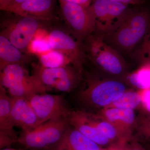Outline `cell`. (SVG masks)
<instances>
[{"mask_svg":"<svg viewBox=\"0 0 150 150\" xmlns=\"http://www.w3.org/2000/svg\"><path fill=\"white\" fill-rule=\"evenodd\" d=\"M85 85L77 93V99L87 109L97 112L116 100L127 91L122 79L104 75L88 76Z\"/></svg>","mask_w":150,"mask_h":150,"instance_id":"1","label":"cell"},{"mask_svg":"<svg viewBox=\"0 0 150 150\" xmlns=\"http://www.w3.org/2000/svg\"><path fill=\"white\" fill-rule=\"evenodd\" d=\"M150 27V11L145 8H131L118 28L102 36L113 48L129 53L144 38Z\"/></svg>","mask_w":150,"mask_h":150,"instance_id":"2","label":"cell"},{"mask_svg":"<svg viewBox=\"0 0 150 150\" xmlns=\"http://www.w3.org/2000/svg\"><path fill=\"white\" fill-rule=\"evenodd\" d=\"M84 42L87 59L102 74L121 79L129 73L125 60L102 35L93 33Z\"/></svg>","mask_w":150,"mask_h":150,"instance_id":"3","label":"cell"},{"mask_svg":"<svg viewBox=\"0 0 150 150\" xmlns=\"http://www.w3.org/2000/svg\"><path fill=\"white\" fill-rule=\"evenodd\" d=\"M69 125L67 118L49 120L33 129L22 130L17 142L28 149H47L59 142Z\"/></svg>","mask_w":150,"mask_h":150,"instance_id":"4","label":"cell"},{"mask_svg":"<svg viewBox=\"0 0 150 150\" xmlns=\"http://www.w3.org/2000/svg\"><path fill=\"white\" fill-rule=\"evenodd\" d=\"M88 9L94 22V32L103 36L118 28L126 19L131 8L110 0H93Z\"/></svg>","mask_w":150,"mask_h":150,"instance_id":"5","label":"cell"},{"mask_svg":"<svg viewBox=\"0 0 150 150\" xmlns=\"http://www.w3.org/2000/svg\"><path fill=\"white\" fill-rule=\"evenodd\" d=\"M36 75L42 83L51 91L70 93L79 86L82 80L81 75L73 65L56 68L40 66L35 69Z\"/></svg>","mask_w":150,"mask_h":150,"instance_id":"6","label":"cell"},{"mask_svg":"<svg viewBox=\"0 0 150 150\" xmlns=\"http://www.w3.org/2000/svg\"><path fill=\"white\" fill-rule=\"evenodd\" d=\"M60 11L72 35L83 42L95 30L94 22L88 8L59 0Z\"/></svg>","mask_w":150,"mask_h":150,"instance_id":"7","label":"cell"},{"mask_svg":"<svg viewBox=\"0 0 150 150\" xmlns=\"http://www.w3.org/2000/svg\"><path fill=\"white\" fill-rule=\"evenodd\" d=\"M47 39L51 48L64 54L83 76L84 65L87 59L83 42L60 29L51 30Z\"/></svg>","mask_w":150,"mask_h":150,"instance_id":"8","label":"cell"},{"mask_svg":"<svg viewBox=\"0 0 150 150\" xmlns=\"http://www.w3.org/2000/svg\"><path fill=\"white\" fill-rule=\"evenodd\" d=\"M26 99L35 111L39 124L52 119L68 118L71 110L62 95L45 93L34 94Z\"/></svg>","mask_w":150,"mask_h":150,"instance_id":"9","label":"cell"},{"mask_svg":"<svg viewBox=\"0 0 150 150\" xmlns=\"http://www.w3.org/2000/svg\"><path fill=\"white\" fill-rule=\"evenodd\" d=\"M15 23L9 28L1 33L6 37L14 46L21 51L28 49L30 43L39 29L42 20L30 17L17 15Z\"/></svg>","mask_w":150,"mask_h":150,"instance_id":"10","label":"cell"},{"mask_svg":"<svg viewBox=\"0 0 150 150\" xmlns=\"http://www.w3.org/2000/svg\"><path fill=\"white\" fill-rule=\"evenodd\" d=\"M67 118L70 126L101 147L108 148L113 144L98 131L93 121L90 111L83 109L71 110Z\"/></svg>","mask_w":150,"mask_h":150,"instance_id":"11","label":"cell"},{"mask_svg":"<svg viewBox=\"0 0 150 150\" xmlns=\"http://www.w3.org/2000/svg\"><path fill=\"white\" fill-rule=\"evenodd\" d=\"M96 112L114 125L128 142L134 138L137 115L134 110L109 108H103Z\"/></svg>","mask_w":150,"mask_h":150,"instance_id":"12","label":"cell"},{"mask_svg":"<svg viewBox=\"0 0 150 150\" xmlns=\"http://www.w3.org/2000/svg\"><path fill=\"white\" fill-rule=\"evenodd\" d=\"M55 3V0H26L9 6L5 11L20 16L49 20L54 17Z\"/></svg>","mask_w":150,"mask_h":150,"instance_id":"13","label":"cell"},{"mask_svg":"<svg viewBox=\"0 0 150 150\" xmlns=\"http://www.w3.org/2000/svg\"><path fill=\"white\" fill-rule=\"evenodd\" d=\"M11 115L14 126L22 130H30L39 125L35 111L25 98L11 97Z\"/></svg>","mask_w":150,"mask_h":150,"instance_id":"14","label":"cell"},{"mask_svg":"<svg viewBox=\"0 0 150 150\" xmlns=\"http://www.w3.org/2000/svg\"><path fill=\"white\" fill-rule=\"evenodd\" d=\"M51 148L57 150H102L103 149L70 125L61 140Z\"/></svg>","mask_w":150,"mask_h":150,"instance_id":"15","label":"cell"},{"mask_svg":"<svg viewBox=\"0 0 150 150\" xmlns=\"http://www.w3.org/2000/svg\"><path fill=\"white\" fill-rule=\"evenodd\" d=\"M8 90L11 97L25 98L34 94L45 93L51 91L34 74L31 76L26 75Z\"/></svg>","mask_w":150,"mask_h":150,"instance_id":"16","label":"cell"},{"mask_svg":"<svg viewBox=\"0 0 150 150\" xmlns=\"http://www.w3.org/2000/svg\"><path fill=\"white\" fill-rule=\"evenodd\" d=\"M11 97L9 96L5 88L0 86V133L17 140V134L14 129L11 115Z\"/></svg>","mask_w":150,"mask_h":150,"instance_id":"17","label":"cell"},{"mask_svg":"<svg viewBox=\"0 0 150 150\" xmlns=\"http://www.w3.org/2000/svg\"><path fill=\"white\" fill-rule=\"evenodd\" d=\"M27 61L22 51L16 48L5 36L0 35V70L11 64L23 65Z\"/></svg>","mask_w":150,"mask_h":150,"instance_id":"18","label":"cell"},{"mask_svg":"<svg viewBox=\"0 0 150 150\" xmlns=\"http://www.w3.org/2000/svg\"><path fill=\"white\" fill-rule=\"evenodd\" d=\"M129 86L138 90L150 89V63L142 64L138 69L121 78Z\"/></svg>","mask_w":150,"mask_h":150,"instance_id":"19","label":"cell"},{"mask_svg":"<svg viewBox=\"0 0 150 150\" xmlns=\"http://www.w3.org/2000/svg\"><path fill=\"white\" fill-rule=\"evenodd\" d=\"M28 74L23 65L11 64L1 71L0 86L8 89Z\"/></svg>","mask_w":150,"mask_h":150,"instance_id":"20","label":"cell"},{"mask_svg":"<svg viewBox=\"0 0 150 150\" xmlns=\"http://www.w3.org/2000/svg\"><path fill=\"white\" fill-rule=\"evenodd\" d=\"M141 104L142 97L139 91L128 89L105 108H117L135 110L140 108Z\"/></svg>","mask_w":150,"mask_h":150,"instance_id":"21","label":"cell"},{"mask_svg":"<svg viewBox=\"0 0 150 150\" xmlns=\"http://www.w3.org/2000/svg\"><path fill=\"white\" fill-rule=\"evenodd\" d=\"M38 56L40 66L44 68H59L71 64L64 54L56 50H52Z\"/></svg>","mask_w":150,"mask_h":150,"instance_id":"22","label":"cell"},{"mask_svg":"<svg viewBox=\"0 0 150 150\" xmlns=\"http://www.w3.org/2000/svg\"><path fill=\"white\" fill-rule=\"evenodd\" d=\"M134 133L137 137L150 142V118L142 112L137 114Z\"/></svg>","mask_w":150,"mask_h":150,"instance_id":"23","label":"cell"},{"mask_svg":"<svg viewBox=\"0 0 150 150\" xmlns=\"http://www.w3.org/2000/svg\"><path fill=\"white\" fill-rule=\"evenodd\" d=\"M28 50L31 53L40 56L53 50L50 46L47 38H34L30 43Z\"/></svg>","mask_w":150,"mask_h":150,"instance_id":"24","label":"cell"},{"mask_svg":"<svg viewBox=\"0 0 150 150\" xmlns=\"http://www.w3.org/2000/svg\"><path fill=\"white\" fill-rule=\"evenodd\" d=\"M143 41L138 53V57L142 64L150 63V41L143 38Z\"/></svg>","mask_w":150,"mask_h":150,"instance_id":"25","label":"cell"},{"mask_svg":"<svg viewBox=\"0 0 150 150\" xmlns=\"http://www.w3.org/2000/svg\"><path fill=\"white\" fill-rule=\"evenodd\" d=\"M62 1L77 4L81 6H82L85 8H88L93 1V0H62Z\"/></svg>","mask_w":150,"mask_h":150,"instance_id":"26","label":"cell"},{"mask_svg":"<svg viewBox=\"0 0 150 150\" xmlns=\"http://www.w3.org/2000/svg\"><path fill=\"white\" fill-rule=\"evenodd\" d=\"M110 1L129 5L139 4L140 3L142 2V0H110Z\"/></svg>","mask_w":150,"mask_h":150,"instance_id":"27","label":"cell"},{"mask_svg":"<svg viewBox=\"0 0 150 150\" xmlns=\"http://www.w3.org/2000/svg\"><path fill=\"white\" fill-rule=\"evenodd\" d=\"M13 0H0V9L1 10L5 11L10 5Z\"/></svg>","mask_w":150,"mask_h":150,"instance_id":"28","label":"cell"},{"mask_svg":"<svg viewBox=\"0 0 150 150\" xmlns=\"http://www.w3.org/2000/svg\"><path fill=\"white\" fill-rule=\"evenodd\" d=\"M26 1V0H13L12 2L9 6L16 5L18 4H20V3L23 2L24 1Z\"/></svg>","mask_w":150,"mask_h":150,"instance_id":"29","label":"cell"},{"mask_svg":"<svg viewBox=\"0 0 150 150\" xmlns=\"http://www.w3.org/2000/svg\"><path fill=\"white\" fill-rule=\"evenodd\" d=\"M144 38L150 41V27Z\"/></svg>","mask_w":150,"mask_h":150,"instance_id":"30","label":"cell"},{"mask_svg":"<svg viewBox=\"0 0 150 150\" xmlns=\"http://www.w3.org/2000/svg\"><path fill=\"white\" fill-rule=\"evenodd\" d=\"M1 150H25L22 149H15L11 148L10 147H8L4 148V149H1Z\"/></svg>","mask_w":150,"mask_h":150,"instance_id":"31","label":"cell"},{"mask_svg":"<svg viewBox=\"0 0 150 150\" xmlns=\"http://www.w3.org/2000/svg\"><path fill=\"white\" fill-rule=\"evenodd\" d=\"M145 148L147 150H150V142H147L145 144Z\"/></svg>","mask_w":150,"mask_h":150,"instance_id":"32","label":"cell"},{"mask_svg":"<svg viewBox=\"0 0 150 150\" xmlns=\"http://www.w3.org/2000/svg\"><path fill=\"white\" fill-rule=\"evenodd\" d=\"M44 150H57L55 149H53V148H50V149H47Z\"/></svg>","mask_w":150,"mask_h":150,"instance_id":"33","label":"cell"},{"mask_svg":"<svg viewBox=\"0 0 150 150\" xmlns=\"http://www.w3.org/2000/svg\"><path fill=\"white\" fill-rule=\"evenodd\" d=\"M102 150H110L108 148H107V149H103Z\"/></svg>","mask_w":150,"mask_h":150,"instance_id":"34","label":"cell"},{"mask_svg":"<svg viewBox=\"0 0 150 150\" xmlns=\"http://www.w3.org/2000/svg\"><path fill=\"white\" fill-rule=\"evenodd\" d=\"M149 118H150V115H149V116H147Z\"/></svg>","mask_w":150,"mask_h":150,"instance_id":"35","label":"cell"},{"mask_svg":"<svg viewBox=\"0 0 150 150\" xmlns=\"http://www.w3.org/2000/svg\"><path fill=\"white\" fill-rule=\"evenodd\" d=\"M32 150V149H28V150Z\"/></svg>","mask_w":150,"mask_h":150,"instance_id":"36","label":"cell"}]
</instances>
